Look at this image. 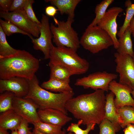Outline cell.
Returning <instances> with one entry per match:
<instances>
[{"mask_svg": "<svg viewBox=\"0 0 134 134\" xmlns=\"http://www.w3.org/2000/svg\"><path fill=\"white\" fill-rule=\"evenodd\" d=\"M101 89L92 93L80 95L69 100L66 110L76 119L81 120L82 124H99L104 119L106 96Z\"/></svg>", "mask_w": 134, "mask_h": 134, "instance_id": "obj_1", "label": "cell"}, {"mask_svg": "<svg viewBox=\"0 0 134 134\" xmlns=\"http://www.w3.org/2000/svg\"><path fill=\"white\" fill-rule=\"evenodd\" d=\"M39 60L24 50H18L14 54L0 57V79L14 77L31 79L39 67Z\"/></svg>", "mask_w": 134, "mask_h": 134, "instance_id": "obj_2", "label": "cell"}, {"mask_svg": "<svg viewBox=\"0 0 134 134\" xmlns=\"http://www.w3.org/2000/svg\"><path fill=\"white\" fill-rule=\"evenodd\" d=\"M29 81V91L24 98L32 99L39 106V108H53L67 115L66 104L69 100L73 98L74 94L73 91L55 93L47 91L39 85V81L35 75Z\"/></svg>", "mask_w": 134, "mask_h": 134, "instance_id": "obj_3", "label": "cell"}, {"mask_svg": "<svg viewBox=\"0 0 134 134\" xmlns=\"http://www.w3.org/2000/svg\"><path fill=\"white\" fill-rule=\"evenodd\" d=\"M76 52L69 48L54 46L50 52V62L63 66L73 75L85 73L89 69V63L79 56Z\"/></svg>", "mask_w": 134, "mask_h": 134, "instance_id": "obj_4", "label": "cell"}, {"mask_svg": "<svg viewBox=\"0 0 134 134\" xmlns=\"http://www.w3.org/2000/svg\"><path fill=\"white\" fill-rule=\"evenodd\" d=\"M54 20L57 26L52 23L50 25L53 42L57 47H66L77 51L80 44L78 34L72 27L74 18L68 17L66 21L56 18Z\"/></svg>", "mask_w": 134, "mask_h": 134, "instance_id": "obj_5", "label": "cell"}, {"mask_svg": "<svg viewBox=\"0 0 134 134\" xmlns=\"http://www.w3.org/2000/svg\"><path fill=\"white\" fill-rule=\"evenodd\" d=\"M83 48L93 54L113 45L109 34L98 25L88 26L80 40Z\"/></svg>", "mask_w": 134, "mask_h": 134, "instance_id": "obj_6", "label": "cell"}, {"mask_svg": "<svg viewBox=\"0 0 134 134\" xmlns=\"http://www.w3.org/2000/svg\"><path fill=\"white\" fill-rule=\"evenodd\" d=\"M0 17L4 19L5 20L10 22L23 31L34 37L38 38L40 35L41 24H39L31 20L24 10L8 12L0 11Z\"/></svg>", "mask_w": 134, "mask_h": 134, "instance_id": "obj_7", "label": "cell"}, {"mask_svg": "<svg viewBox=\"0 0 134 134\" xmlns=\"http://www.w3.org/2000/svg\"><path fill=\"white\" fill-rule=\"evenodd\" d=\"M116 74L104 71H98L77 79L75 85L85 89L90 88L95 90L101 89L108 92L110 82L116 79Z\"/></svg>", "mask_w": 134, "mask_h": 134, "instance_id": "obj_8", "label": "cell"}, {"mask_svg": "<svg viewBox=\"0 0 134 134\" xmlns=\"http://www.w3.org/2000/svg\"><path fill=\"white\" fill-rule=\"evenodd\" d=\"M116 71L119 74V82L134 88V62L132 57L117 52L114 54Z\"/></svg>", "mask_w": 134, "mask_h": 134, "instance_id": "obj_9", "label": "cell"}, {"mask_svg": "<svg viewBox=\"0 0 134 134\" xmlns=\"http://www.w3.org/2000/svg\"><path fill=\"white\" fill-rule=\"evenodd\" d=\"M41 23L39 37L36 38L32 37L30 38L34 48L41 51L44 54V59L46 60L49 59L50 51L54 46L52 42L53 35L48 17L44 14H42Z\"/></svg>", "mask_w": 134, "mask_h": 134, "instance_id": "obj_10", "label": "cell"}, {"mask_svg": "<svg viewBox=\"0 0 134 134\" xmlns=\"http://www.w3.org/2000/svg\"><path fill=\"white\" fill-rule=\"evenodd\" d=\"M39 106L32 99L15 96L12 109L22 118L33 124L40 121L37 113Z\"/></svg>", "mask_w": 134, "mask_h": 134, "instance_id": "obj_11", "label": "cell"}, {"mask_svg": "<svg viewBox=\"0 0 134 134\" xmlns=\"http://www.w3.org/2000/svg\"><path fill=\"white\" fill-rule=\"evenodd\" d=\"M123 11V9L120 7L114 6L110 8L106 11L97 25L110 36L113 43L114 47L116 49L119 46L116 37L118 33L116 19L119 14Z\"/></svg>", "mask_w": 134, "mask_h": 134, "instance_id": "obj_12", "label": "cell"}, {"mask_svg": "<svg viewBox=\"0 0 134 134\" xmlns=\"http://www.w3.org/2000/svg\"><path fill=\"white\" fill-rule=\"evenodd\" d=\"M108 90L115 96L114 102L117 108L126 106L134 107V99L131 96L132 89L130 87L114 80L110 83Z\"/></svg>", "mask_w": 134, "mask_h": 134, "instance_id": "obj_13", "label": "cell"}, {"mask_svg": "<svg viewBox=\"0 0 134 134\" xmlns=\"http://www.w3.org/2000/svg\"><path fill=\"white\" fill-rule=\"evenodd\" d=\"M29 90V80L25 78L14 77L0 80V93L9 91L14 93L15 97L24 98L28 94Z\"/></svg>", "mask_w": 134, "mask_h": 134, "instance_id": "obj_14", "label": "cell"}, {"mask_svg": "<svg viewBox=\"0 0 134 134\" xmlns=\"http://www.w3.org/2000/svg\"><path fill=\"white\" fill-rule=\"evenodd\" d=\"M37 112L40 121L55 126L62 127L72 120L61 111L53 108H39Z\"/></svg>", "mask_w": 134, "mask_h": 134, "instance_id": "obj_15", "label": "cell"}, {"mask_svg": "<svg viewBox=\"0 0 134 134\" xmlns=\"http://www.w3.org/2000/svg\"><path fill=\"white\" fill-rule=\"evenodd\" d=\"M23 118L13 109L0 113V128L11 131L16 130Z\"/></svg>", "mask_w": 134, "mask_h": 134, "instance_id": "obj_16", "label": "cell"}, {"mask_svg": "<svg viewBox=\"0 0 134 134\" xmlns=\"http://www.w3.org/2000/svg\"><path fill=\"white\" fill-rule=\"evenodd\" d=\"M80 0H47L45 1L49 2L52 5L55 6L61 14H67L68 17L74 18V12Z\"/></svg>", "mask_w": 134, "mask_h": 134, "instance_id": "obj_17", "label": "cell"}, {"mask_svg": "<svg viewBox=\"0 0 134 134\" xmlns=\"http://www.w3.org/2000/svg\"><path fill=\"white\" fill-rule=\"evenodd\" d=\"M114 94L111 92L106 96L104 118L112 123L120 125L122 123V121L114 105Z\"/></svg>", "mask_w": 134, "mask_h": 134, "instance_id": "obj_18", "label": "cell"}, {"mask_svg": "<svg viewBox=\"0 0 134 134\" xmlns=\"http://www.w3.org/2000/svg\"><path fill=\"white\" fill-rule=\"evenodd\" d=\"M69 81L55 79H50L43 82L41 86L42 88L51 91L59 93L70 92L73 91L69 84Z\"/></svg>", "mask_w": 134, "mask_h": 134, "instance_id": "obj_19", "label": "cell"}, {"mask_svg": "<svg viewBox=\"0 0 134 134\" xmlns=\"http://www.w3.org/2000/svg\"><path fill=\"white\" fill-rule=\"evenodd\" d=\"M132 34L128 27L118 39L119 46L117 49V53L122 54L129 55L133 57L134 51L133 47Z\"/></svg>", "mask_w": 134, "mask_h": 134, "instance_id": "obj_20", "label": "cell"}, {"mask_svg": "<svg viewBox=\"0 0 134 134\" xmlns=\"http://www.w3.org/2000/svg\"><path fill=\"white\" fill-rule=\"evenodd\" d=\"M48 66L50 69V79L70 82V77L73 75L68 69L61 65L50 62Z\"/></svg>", "mask_w": 134, "mask_h": 134, "instance_id": "obj_21", "label": "cell"}, {"mask_svg": "<svg viewBox=\"0 0 134 134\" xmlns=\"http://www.w3.org/2000/svg\"><path fill=\"white\" fill-rule=\"evenodd\" d=\"M117 110L122 121L120 126L124 128L130 124H134V107L126 106L117 108Z\"/></svg>", "mask_w": 134, "mask_h": 134, "instance_id": "obj_22", "label": "cell"}, {"mask_svg": "<svg viewBox=\"0 0 134 134\" xmlns=\"http://www.w3.org/2000/svg\"><path fill=\"white\" fill-rule=\"evenodd\" d=\"M126 7V15L124 23L120 27L117 35L119 37L124 33L127 28L129 26L130 21L134 16V4H132L130 0H126L125 3Z\"/></svg>", "mask_w": 134, "mask_h": 134, "instance_id": "obj_23", "label": "cell"}, {"mask_svg": "<svg viewBox=\"0 0 134 134\" xmlns=\"http://www.w3.org/2000/svg\"><path fill=\"white\" fill-rule=\"evenodd\" d=\"M114 1L113 0H104L98 4L95 9V17L88 26L93 27L97 25L105 15L108 7Z\"/></svg>", "mask_w": 134, "mask_h": 134, "instance_id": "obj_24", "label": "cell"}, {"mask_svg": "<svg viewBox=\"0 0 134 134\" xmlns=\"http://www.w3.org/2000/svg\"><path fill=\"white\" fill-rule=\"evenodd\" d=\"M6 35L0 26V57L11 56L16 53L18 50L9 45L6 40Z\"/></svg>", "mask_w": 134, "mask_h": 134, "instance_id": "obj_25", "label": "cell"}, {"mask_svg": "<svg viewBox=\"0 0 134 134\" xmlns=\"http://www.w3.org/2000/svg\"><path fill=\"white\" fill-rule=\"evenodd\" d=\"M34 129L45 134H61V127L55 126L39 121L34 123Z\"/></svg>", "mask_w": 134, "mask_h": 134, "instance_id": "obj_26", "label": "cell"}, {"mask_svg": "<svg viewBox=\"0 0 134 134\" xmlns=\"http://www.w3.org/2000/svg\"><path fill=\"white\" fill-rule=\"evenodd\" d=\"M15 95L9 91H5L0 95V112L12 109V102Z\"/></svg>", "mask_w": 134, "mask_h": 134, "instance_id": "obj_27", "label": "cell"}, {"mask_svg": "<svg viewBox=\"0 0 134 134\" xmlns=\"http://www.w3.org/2000/svg\"><path fill=\"white\" fill-rule=\"evenodd\" d=\"M0 26L6 35L9 36L14 33H20L29 36H32L23 31L13 24L9 21L0 19Z\"/></svg>", "mask_w": 134, "mask_h": 134, "instance_id": "obj_28", "label": "cell"}, {"mask_svg": "<svg viewBox=\"0 0 134 134\" xmlns=\"http://www.w3.org/2000/svg\"><path fill=\"white\" fill-rule=\"evenodd\" d=\"M99 134H116L121 129L119 124L114 123L104 118L99 124Z\"/></svg>", "mask_w": 134, "mask_h": 134, "instance_id": "obj_29", "label": "cell"}, {"mask_svg": "<svg viewBox=\"0 0 134 134\" xmlns=\"http://www.w3.org/2000/svg\"><path fill=\"white\" fill-rule=\"evenodd\" d=\"M82 124V121L79 120L77 123H71L67 129V132L73 133L75 134H88L91 130H94L95 123H90L87 125V128L85 130H83L80 128L79 126Z\"/></svg>", "mask_w": 134, "mask_h": 134, "instance_id": "obj_30", "label": "cell"}, {"mask_svg": "<svg viewBox=\"0 0 134 134\" xmlns=\"http://www.w3.org/2000/svg\"><path fill=\"white\" fill-rule=\"evenodd\" d=\"M34 2L33 0H28L24 10L28 17L31 20L34 22L40 24L41 22L36 17L33 8L32 4Z\"/></svg>", "mask_w": 134, "mask_h": 134, "instance_id": "obj_31", "label": "cell"}, {"mask_svg": "<svg viewBox=\"0 0 134 134\" xmlns=\"http://www.w3.org/2000/svg\"><path fill=\"white\" fill-rule=\"evenodd\" d=\"M28 0H13L9 11L14 12L17 10H24Z\"/></svg>", "mask_w": 134, "mask_h": 134, "instance_id": "obj_32", "label": "cell"}, {"mask_svg": "<svg viewBox=\"0 0 134 134\" xmlns=\"http://www.w3.org/2000/svg\"><path fill=\"white\" fill-rule=\"evenodd\" d=\"M28 122L22 118L17 131L19 134H32L30 130L31 128L28 127Z\"/></svg>", "mask_w": 134, "mask_h": 134, "instance_id": "obj_33", "label": "cell"}, {"mask_svg": "<svg viewBox=\"0 0 134 134\" xmlns=\"http://www.w3.org/2000/svg\"><path fill=\"white\" fill-rule=\"evenodd\" d=\"M13 0H0V5L1 11L5 12H9Z\"/></svg>", "mask_w": 134, "mask_h": 134, "instance_id": "obj_34", "label": "cell"}, {"mask_svg": "<svg viewBox=\"0 0 134 134\" xmlns=\"http://www.w3.org/2000/svg\"><path fill=\"white\" fill-rule=\"evenodd\" d=\"M59 11L58 9L55 6L52 5H49L46 6L45 9V12L46 15L55 18V16L58 13Z\"/></svg>", "mask_w": 134, "mask_h": 134, "instance_id": "obj_35", "label": "cell"}, {"mask_svg": "<svg viewBox=\"0 0 134 134\" xmlns=\"http://www.w3.org/2000/svg\"><path fill=\"white\" fill-rule=\"evenodd\" d=\"M129 27L134 38V16L130 21Z\"/></svg>", "mask_w": 134, "mask_h": 134, "instance_id": "obj_36", "label": "cell"}, {"mask_svg": "<svg viewBox=\"0 0 134 134\" xmlns=\"http://www.w3.org/2000/svg\"><path fill=\"white\" fill-rule=\"evenodd\" d=\"M126 127L131 132L132 134H134V124H129L127 125Z\"/></svg>", "mask_w": 134, "mask_h": 134, "instance_id": "obj_37", "label": "cell"}, {"mask_svg": "<svg viewBox=\"0 0 134 134\" xmlns=\"http://www.w3.org/2000/svg\"><path fill=\"white\" fill-rule=\"evenodd\" d=\"M32 134H45L44 133H43L37 130L34 129L33 130V131L32 133Z\"/></svg>", "mask_w": 134, "mask_h": 134, "instance_id": "obj_38", "label": "cell"}, {"mask_svg": "<svg viewBox=\"0 0 134 134\" xmlns=\"http://www.w3.org/2000/svg\"><path fill=\"white\" fill-rule=\"evenodd\" d=\"M0 134H9L7 130L0 128Z\"/></svg>", "mask_w": 134, "mask_h": 134, "instance_id": "obj_39", "label": "cell"}, {"mask_svg": "<svg viewBox=\"0 0 134 134\" xmlns=\"http://www.w3.org/2000/svg\"><path fill=\"white\" fill-rule=\"evenodd\" d=\"M123 131L124 134H132L131 132L126 127L124 128Z\"/></svg>", "mask_w": 134, "mask_h": 134, "instance_id": "obj_40", "label": "cell"}, {"mask_svg": "<svg viewBox=\"0 0 134 134\" xmlns=\"http://www.w3.org/2000/svg\"><path fill=\"white\" fill-rule=\"evenodd\" d=\"M11 134H19L17 130L12 131Z\"/></svg>", "mask_w": 134, "mask_h": 134, "instance_id": "obj_41", "label": "cell"}, {"mask_svg": "<svg viewBox=\"0 0 134 134\" xmlns=\"http://www.w3.org/2000/svg\"><path fill=\"white\" fill-rule=\"evenodd\" d=\"M131 94L133 98L134 99V88L132 90L131 92Z\"/></svg>", "mask_w": 134, "mask_h": 134, "instance_id": "obj_42", "label": "cell"}, {"mask_svg": "<svg viewBox=\"0 0 134 134\" xmlns=\"http://www.w3.org/2000/svg\"><path fill=\"white\" fill-rule=\"evenodd\" d=\"M66 131L65 129H64L63 130H62V133L61 134H66Z\"/></svg>", "mask_w": 134, "mask_h": 134, "instance_id": "obj_43", "label": "cell"}, {"mask_svg": "<svg viewBox=\"0 0 134 134\" xmlns=\"http://www.w3.org/2000/svg\"><path fill=\"white\" fill-rule=\"evenodd\" d=\"M134 61V54L133 55V56L132 57Z\"/></svg>", "mask_w": 134, "mask_h": 134, "instance_id": "obj_44", "label": "cell"}, {"mask_svg": "<svg viewBox=\"0 0 134 134\" xmlns=\"http://www.w3.org/2000/svg\"><path fill=\"white\" fill-rule=\"evenodd\" d=\"M67 134H75L72 133L71 132H69Z\"/></svg>", "mask_w": 134, "mask_h": 134, "instance_id": "obj_45", "label": "cell"}]
</instances>
